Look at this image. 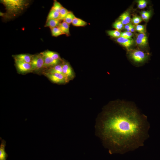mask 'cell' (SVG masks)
Instances as JSON below:
<instances>
[{
  "instance_id": "1",
  "label": "cell",
  "mask_w": 160,
  "mask_h": 160,
  "mask_svg": "<svg viewBox=\"0 0 160 160\" xmlns=\"http://www.w3.org/2000/svg\"><path fill=\"white\" fill-rule=\"evenodd\" d=\"M101 115L98 124L100 135L111 153L133 150L142 146L149 137L146 118L129 104H111Z\"/></svg>"
},
{
  "instance_id": "2",
  "label": "cell",
  "mask_w": 160,
  "mask_h": 160,
  "mask_svg": "<svg viewBox=\"0 0 160 160\" xmlns=\"http://www.w3.org/2000/svg\"><path fill=\"white\" fill-rule=\"evenodd\" d=\"M1 2L8 12L13 13L22 10L26 4L23 0H3Z\"/></svg>"
},
{
  "instance_id": "3",
  "label": "cell",
  "mask_w": 160,
  "mask_h": 160,
  "mask_svg": "<svg viewBox=\"0 0 160 160\" xmlns=\"http://www.w3.org/2000/svg\"><path fill=\"white\" fill-rule=\"evenodd\" d=\"M128 53L129 58L135 63H142L146 61L149 55L140 50L136 49H128Z\"/></svg>"
},
{
  "instance_id": "4",
  "label": "cell",
  "mask_w": 160,
  "mask_h": 160,
  "mask_svg": "<svg viewBox=\"0 0 160 160\" xmlns=\"http://www.w3.org/2000/svg\"><path fill=\"white\" fill-rule=\"evenodd\" d=\"M43 74L52 82L57 84H63L68 82L64 75L61 73H50L44 72Z\"/></svg>"
},
{
  "instance_id": "5",
  "label": "cell",
  "mask_w": 160,
  "mask_h": 160,
  "mask_svg": "<svg viewBox=\"0 0 160 160\" xmlns=\"http://www.w3.org/2000/svg\"><path fill=\"white\" fill-rule=\"evenodd\" d=\"M44 63V57L41 53L33 56L31 63L33 71L37 70L43 68Z\"/></svg>"
},
{
  "instance_id": "6",
  "label": "cell",
  "mask_w": 160,
  "mask_h": 160,
  "mask_svg": "<svg viewBox=\"0 0 160 160\" xmlns=\"http://www.w3.org/2000/svg\"><path fill=\"white\" fill-rule=\"evenodd\" d=\"M63 73L68 81L74 77V73L70 64L68 62H63L62 66Z\"/></svg>"
},
{
  "instance_id": "7",
  "label": "cell",
  "mask_w": 160,
  "mask_h": 160,
  "mask_svg": "<svg viewBox=\"0 0 160 160\" xmlns=\"http://www.w3.org/2000/svg\"><path fill=\"white\" fill-rule=\"evenodd\" d=\"M16 66L18 71L21 73H26L33 71L31 63L18 60H15Z\"/></svg>"
},
{
  "instance_id": "8",
  "label": "cell",
  "mask_w": 160,
  "mask_h": 160,
  "mask_svg": "<svg viewBox=\"0 0 160 160\" xmlns=\"http://www.w3.org/2000/svg\"><path fill=\"white\" fill-rule=\"evenodd\" d=\"M136 44L140 47H143L146 46L148 44L147 37L145 33L137 34L136 39Z\"/></svg>"
},
{
  "instance_id": "9",
  "label": "cell",
  "mask_w": 160,
  "mask_h": 160,
  "mask_svg": "<svg viewBox=\"0 0 160 160\" xmlns=\"http://www.w3.org/2000/svg\"><path fill=\"white\" fill-rule=\"evenodd\" d=\"M44 60L43 68H50L57 65L59 64L61 60H55L51 57L43 56Z\"/></svg>"
},
{
  "instance_id": "10",
  "label": "cell",
  "mask_w": 160,
  "mask_h": 160,
  "mask_svg": "<svg viewBox=\"0 0 160 160\" xmlns=\"http://www.w3.org/2000/svg\"><path fill=\"white\" fill-rule=\"evenodd\" d=\"M116 41L118 43L128 49L133 44L134 42L132 39H128L121 37L117 38Z\"/></svg>"
},
{
  "instance_id": "11",
  "label": "cell",
  "mask_w": 160,
  "mask_h": 160,
  "mask_svg": "<svg viewBox=\"0 0 160 160\" xmlns=\"http://www.w3.org/2000/svg\"><path fill=\"white\" fill-rule=\"evenodd\" d=\"M33 56L27 54H20L14 56L15 60H18L24 62L31 63Z\"/></svg>"
},
{
  "instance_id": "12",
  "label": "cell",
  "mask_w": 160,
  "mask_h": 160,
  "mask_svg": "<svg viewBox=\"0 0 160 160\" xmlns=\"http://www.w3.org/2000/svg\"><path fill=\"white\" fill-rule=\"evenodd\" d=\"M63 64H59L49 68L44 72L50 73H59L63 74L62 70Z\"/></svg>"
},
{
  "instance_id": "13",
  "label": "cell",
  "mask_w": 160,
  "mask_h": 160,
  "mask_svg": "<svg viewBox=\"0 0 160 160\" xmlns=\"http://www.w3.org/2000/svg\"><path fill=\"white\" fill-rule=\"evenodd\" d=\"M6 144V141L2 139L0 145V160H6L8 157V155L5 150Z\"/></svg>"
},
{
  "instance_id": "14",
  "label": "cell",
  "mask_w": 160,
  "mask_h": 160,
  "mask_svg": "<svg viewBox=\"0 0 160 160\" xmlns=\"http://www.w3.org/2000/svg\"><path fill=\"white\" fill-rule=\"evenodd\" d=\"M43 56H47L55 60H61L59 55L57 53L49 51L47 50L40 53Z\"/></svg>"
},
{
  "instance_id": "15",
  "label": "cell",
  "mask_w": 160,
  "mask_h": 160,
  "mask_svg": "<svg viewBox=\"0 0 160 160\" xmlns=\"http://www.w3.org/2000/svg\"><path fill=\"white\" fill-rule=\"evenodd\" d=\"M119 19L124 25L130 23L131 20L130 14L128 11H126L121 14Z\"/></svg>"
},
{
  "instance_id": "16",
  "label": "cell",
  "mask_w": 160,
  "mask_h": 160,
  "mask_svg": "<svg viewBox=\"0 0 160 160\" xmlns=\"http://www.w3.org/2000/svg\"><path fill=\"white\" fill-rule=\"evenodd\" d=\"M69 25L64 21L60 23L58 26L62 32L67 36L70 35Z\"/></svg>"
},
{
  "instance_id": "17",
  "label": "cell",
  "mask_w": 160,
  "mask_h": 160,
  "mask_svg": "<svg viewBox=\"0 0 160 160\" xmlns=\"http://www.w3.org/2000/svg\"><path fill=\"white\" fill-rule=\"evenodd\" d=\"M60 20L57 19H51L47 20L44 26L50 28L58 27L60 23Z\"/></svg>"
},
{
  "instance_id": "18",
  "label": "cell",
  "mask_w": 160,
  "mask_h": 160,
  "mask_svg": "<svg viewBox=\"0 0 160 160\" xmlns=\"http://www.w3.org/2000/svg\"><path fill=\"white\" fill-rule=\"evenodd\" d=\"M72 24L74 26L83 27L87 25V23L80 18L76 17L73 20Z\"/></svg>"
},
{
  "instance_id": "19",
  "label": "cell",
  "mask_w": 160,
  "mask_h": 160,
  "mask_svg": "<svg viewBox=\"0 0 160 160\" xmlns=\"http://www.w3.org/2000/svg\"><path fill=\"white\" fill-rule=\"evenodd\" d=\"M59 18V13L51 9L48 15L47 20L51 19L60 20Z\"/></svg>"
},
{
  "instance_id": "20",
  "label": "cell",
  "mask_w": 160,
  "mask_h": 160,
  "mask_svg": "<svg viewBox=\"0 0 160 160\" xmlns=\"http://www.w3.org/2000/svg\"><path fill=\"white\" fill-rule=\"evenodd\" d=\"M75 17L73 13L72 12L69 11L63 20V21L70 25L72 23L73 20Z\"/></svg>"
},
{
  "instance_id": "21",
  "label": "cell",
  "mask_w": 160,
  "mask_h": 160,
  "mask_svg": "<svg viewBox=\"0 0 160 160\" xmlns=\"http://www.w3.org/2000/svg\"><path fill=\"white\" fill-rule=\"evenodd\" d=\"M52 35L54 37H57L64 34L58 27L50 28Z\"/></svg>"
},
{
  "instance_id": "22",
  "label": "cell",
  "mask_w": 160,
  "mask_h": 160,
  "mask_svg": "<svg viewBox=\"0 0 160 160\" xmlns=\"http://www.w3.org/2000/svg\"><path fill=\"white\" fill-rule=\"evenodd\" d=\"M107 33L110 36L117 38L120 37L121 34L120 31L117 30L108 31Z\"/></svg>"
},
{
  "instance_id": "23",
  "label": "cell",
  "mask_w": 160,
  "mask_h": 160,
  "mask_svg": "<svg viewBox=\"0 0 160 160\" xmlns=\"http://www.w3.org/2000/svg\"><path fill=\"white\" fill-rule=\"evenodd\" d=\"M63 7L62 6L59 2L56 0H55L51 9L59 13Z\"/></svg>"
},
{
  "instance_id": "24",
  "label": "cell",
  "mask_w": 160,
  "mask_h": 160,
  "mask_svg": "<svg viewBox=\"0 0 160 160\" xmlns=\"http://www.w3.org/2000/svg\"><path fill=\"white\" fill-rule=\"evenodd\" d=\"M113 28L116 30L120 31L124 28V25L120 20L116 21L113 24Z\"/></svg>"
},
{
  "instance_id": "25",
  "label": "cell",
  "mask_w": 160,
  "mask_h": 160,
  "mask_svg": "<svg viewBox=\"0 0 160 160\" xmlns=\"http://www.w3.org/2000/svg\"><path fill=\"white\" fill-rule=\"evenodd\" d=\"M69 12L66 8L63 7L59 12L60 20H63Z\"/></svg>"
},
{
  "instance_id": "26",
  "label": "cell",
  "mask_w": 160,
  "mask_h": 160,
  "mask_svg": "<svg viewBox=\"0 0 160 160\" xmlns=\"http://www.w3.org/2000/svg\"><path fill=\"white\" fill-rule=\"evenodd\" d=\"M135 30L140 33H145V27L144 25H137L135 27Z\"/></svg>"
},
{
  "instance_id": "27",
  "label": "cell",
  "mask_w": 160,
  "mask_h": 160,
  "mask_svg": "<svg viewBox=\"0 0 160 160\" xmlns=\"http://www.w3.org/2000/svg\"><path fill=\"white\" fill-rule=\"evenodd\" d=\"M143 19L140 17L136 16H134L132 19V21L133 23L135 25H137L142 21Z\"/></svg>"
},
{
  "instance_id": "28",
  "label": "cell",
  "mask_w": 160,
  "mask_h": 160,
  "mask_svg": "<svg viewBox=\"0 0 160 160\" xmlns=\"http://www.w3.org/2000/svg\"><path fill=\"white\" fill-rule=\"evenodd\" d=\"M141 18L143 20H148L151 16L150 12L148 11L145 14L141 13Z\"/></svg>"
},
{
  "instance_id": "29",
  "label": "cell",
  "mask_w": 160,
  "mask_h": 160,
  "mask_svg": "<svg viewBox=\"0 0 160 160\" xmlns=\"http://www.w3.org/2000/svg\"><path fill=\"white\" fill-rule=\"evenodd\" d=\"M121 37L128 39H132L129 38L128 36L124 32H121Z\"/></svg>"
},
{
  "instance_id": "30",
  "label": "cell",
  "mask_w": 160,
  "mask_h": 160,
  "mask_svg": "<svg viewBox=\"0 0 160 160\" xmlns=\"http://www.w3.org/2000/svg\"><path fill=\"white\" fill-rule=\"evenodd\" d=\"M138 3V7L140 9H143L142 4V0H140L137 1Z\"/></svg>"
},
{
  "instance_id": "31",
  "label": "cell",
  "mask_w": 160,
  "mask_h": 160,
  "mask_svg": "<svg viewBox=\"0 0 160 160\" xmlns=\"http://www.w3.org/2000/svg\"><path fill=\"white\" fill-rule=\"evenodd\" d=\"M128 36L129 38H131V37L132 36L133 34L130 31H126L124 32Z\"/></svg>"
},
{
  "instance_id": "32",
  "label": "cell",
  "mask_w": 160,
  "mask_h": 160,
  "mask_svg": "<svg viewBox=\"0 0 160 160\" xmlns=\"http://www.w3.org/2000/svg\"><path fill=\"white\" fill-rule=\"evenodd\" d=\"M142 2L143 8V9L146 7L147 5V2L146 1L144 0H142Z\"/></svg>"
},
{
  "instance_id": "33",
  "label": "cell",
  "mask_w": 160,
  "mask_h": 160,
  "mask_svg": "<svg viewBox=\"0 0 160 160\" xmlns=\"http://www.w3.org/2000/svg\"><path fill=\"white\" fill-rule=\"evenodd\" d=\"M132 25V24L131 23H129L128 24L125 25L124 26V28L126 30H127L128 29L130 28Z\"/></svg>"
},
{
  "instance_id": "34",
  "label": "cell",
  "mask_w": 160,
  "mask_h": 160,
  "mask_svg": "<svg viewBox=\"0 0 160 160\" xmlns=\"http://www.w3.org/2000/svg\"><path fill=\"white\" fill-rule=\"evenodd\" d=\"M130 31L131 32H133L135 31V27L134 25L132 24L131 27H130Z\"/></svg>"
}]
</instances>
